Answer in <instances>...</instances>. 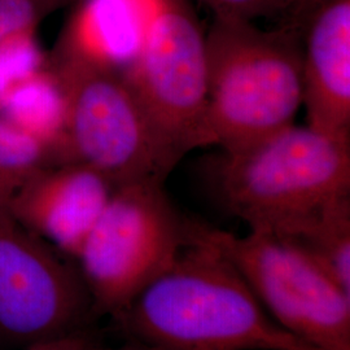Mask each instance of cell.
Returning <instances> with one entry per match:
<instances>
[{"instance_id": "cell-11", "label": "cell", "mask_w": 350, "mask_h": 350, "mask_svg": "<svg viewBox=\"0 0 350 350\" xmlns=\"http://www.w3.org/2000/svg\"><path fill=\"white\" fill-rule=\"evenodd\" d=\"M163 0H77L51 62L124 75L138 59Z\"/></svg>"}, {"instance_id": "cell-7", "label": "cell", "mask_w": 350, "mask_h": 350, "mask_svg": "<svg viewBox=\"0 0 350 350\" xmlns=\"http://www.w3.org/2000/svg\"><path fill=\"white\" fill-rule=\"evenodd\" d=\"M124 77L173 167L188 152L213 146L206 126L205 34L189 0H163Z\"/></svg>"}, {"instance_id": "cell-9", "label": "cell", "mask_w": 350, "mask_h": 350, "mask_svg": "<svg viewBox=\"0 0 350 350\" xmlns=\"http://www.w3.org/2000/svg\"><path fill=\"white\" fill-rule=\"evenodd\" d=\"M114 188L86 165L55 163L31 176L7 205L30 231L75 260Z\"/></svg>"}, {"instance_id": "cell-6", "label": "cell", "mask_w": 350, "mask_h": 350, "mask_svg": "<svg viewBox=\"0 0 350 350\" xmlns=\"http://www.w3.org/2000/svg\"><path fill=\"white\" fill-rule=\"evenodd\" d=\"M65 105L63 163L86 165L114 187L173 172L150 118L124 75L50 63Z\"/></svg>"}, {"instance_id": "cell-19", "label": "cell", "mask_w": 350, "mask_h": 350, "mask_svg": "<svg viewBox=\"0 0 350 350\" xmlns=\"http://www.w3.org/2000/svg\"><path fill=\"white\" fill-rule=\"evenodd\" d=\"M305 350H331V349H322V348H315V347H310V348H308V349Z\"/></svg>"}, {"instance_id": "cell-18", "label": "cell", "mask_w": 350, "mask_h": 350, "mask_svg": "<svg viewBox=\"0 0 350 350\" xmlns=\"http://www.w3.org/2000/svg\"><path fill=\"white\" fill-rule=\"evenodd\" d=\"M90 350H163L157 347H153L150 344L142 342V341H137V340H131L129 344L118 347V348H109V349H101V348H96L95 345Z\"/></svg>"}, {"instance_id": "cell-1", "label": "cell", "mask_w": 350, "mask_h": 350, "mask_svg": "<svg viewBox=\"0 0 350 350\" xmlns=\"http://www.w3.org/2000/svg\"><path fill=\"white\" fill-rule=\"evenodd\" d=\"M114 319L131 340L163 350H305L266 313L234 265L188 241L173 265Z\"/></svg>"}, {"instance_id": "cell-13", "label": "cell", "mask_w": 350, "mask_h": 350, "mask_svg": "<svg viewBox=\"0 0 350 350\" xmlns=\"http://www.w3.org/2000/svg\"><path fill=\"white\" fill-rule=\"evenodd\" d=\"M52 150L21 127L0 117V201L13 195L37 174L55 165Z\"/></svg>"}, {"instance_id": "cell-16", "label": "cell", "mask_w": 350, "mask_h": 350, "mask_svg": "<svg viewBox=\"0 0 350 350\" xmlns=\"http://www.w3.org/2000/svg\"><path fill=\"white\" fill-rule=\"evenodd\" d=\"M94 347L91 338L83 329L50 338L27 347L26 350H90Z\"/></svg>"}, {"instance_id": "cell-10", "label": "cell", "mask_w": 350, "mask_h": 350, "mask_svg": "<svg viewBox=\"0 0 350 350\" xmlns=\"http://www.w3.org/2000/svg\"><path fill=\"white\" fill-rule=\"evenodd\" d=\"M308 126L350 135V0H328L302 26Z\"/></svg>"}, {"instance_id": "cell-15", "label": "cell", "mask_w": 350, "mask_h": 350, "mask_svg": "<svg viewBox=\"0 0 350 350\" xmlns=\"http://www.w3.org/2000/svg\"><path fill=\"white\" fill-rule=\"evenodd\" d=\"M214 17L253 23L261 17H288L291 0H200Z\"/></svg>"}, {"instance_id": "cell-12", "label": "cell", "mask_w": 350, "mask_h": 350, "mask_svg": "<svg viewBox=\"0 0 350 350\" xmlns=\"http://www.w3.org/2000/svg\"><path fill=\"white\" fill-rule=\"evenodd\" d=\"M276 235L293 243L350 293V195L325 204Z\"/></svg>"}, {"instance_id": "cell-3", "label": "cell", "mask_w": 350, "mask_h": 350, "mask_svg": "<svg viewBox=\"0 0 350 350\" xmlns=\"http://www.w3.org/2000/svg\"><path fill=\"white\" fill-rule=\"evenodd\" d=\"M208 183L250 230L279 234L350 195V135L293 124L247 148L224 150L208 169Z\"/></svg>"}, {"instance_id": "cell-14", "label": "cell", "mask_w": 350, "mask_h": 350, "mask_svg": "<svg viewBox=\"0 0 350 350\" xmlns=\"http://www.w3.org/2000/svg\"><path fill=\"white\" fill-rule=\"evenodd\" d=\"M66 0H0V50L36 34L38 25Z\"/></svg>"}, {"instance_id": "cell-17", "label": "cell", "mask_w": 350, "mask_h": 350, "mask_svg": "<svg viewBox=\"0 0 350 350\" xmlns=\"http://www.w3.org/2000/svg\"><path fill=\"white\" fill-rule=\"evenodd\" d=\"M325 1H328V0H291L287 24L296 26L302 30V26L308 21V18L321 5H323Z\"/></svg>"}, {"instance_id": "cell-8", "label": "cell", "mask_w": 350, "mask_h": 350, "mask_svg": "<svg viewBox=\"0 0 350 350\" xmlns=\"http://www.w3.org/2000/svg\"><path fill=\"white\" fill-rule=\"evenodd\" d=\"M0 201V341L27 348L83 329L92 310L79 269Z\"/></svg>"}, {"instance_id": "cell-2", "label": "cell", "mask_w": 350, "mask_h": 350, "mask_svg": "<svg viewBox=\"0 0 350 350\" xmlns=\"http://www.w3.org/2000/svg\"><path fill=\"white\" fill-rule=\"evenodd\" d=\"M206 126L213 144L243 150L295 124L302 107V31L214 17L205 34Z\"/></svg>"}, {"instance_id": "cell-4", "label": "cell", "mask_w": 350, "mask_h": 350, "mask_svg": "<svg viewBox=\"0 0 350 350\" xmlns=\"http://www.w3.org/2000/svg\"><path fill=\"white\" fill-rule=\"evenodd\" d=\"M163 183L152 178L114 188L75 257L94 314L120 313L186 248L187 217Z\"/></svg>"}, {"instance_id": "cell-5", "label": "cell", "mask_w": 350, "mask_h": 350, "mask_svg": "<svg viewBox=\"0 0 350 350\" xmlns=\"http://www.w3.org/2000/svg\"><path fill=\"white\" fill-rule=\"evenodd\" d=\"M188 241L218 250L266 313L288 334L322 349L350 350V293L299 250L269 231L237 235L187 218Z\"/></svg>"}]
</instances>
